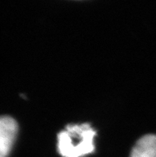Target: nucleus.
I'll return each instance as SVG.
<instances>
[{"mask_svg": "<svg viewBox=\"0 0 156 157\" xmlns=\"http://www.w3.org/2000/svg\"><path fill=\"white\" fill-rule=\"evenodd\" d=\"M97 132L89 124H69L57 135V149L62 157H82L95 151Z\"/></svg>", "mask_w": 156, "mask_h": 157, "instance_id": "1", "label": "nucleus"}, {"mask_svg": "<svg viewBox=\"0 0 156 157\" xmlns=\"http://www.w3.org/2000/svg\"><path fill=\"white\" fill-rule=\"evenodd\" d=\"M17 132V122L10 117H2L0 121V157L9 155Z\"/></svg>", "mask_w": 156, "mask_h": 157, "instance_id": "2", "label": "nucleus"}, {"mask_svg": "<svg viewBox=\"0 0 156 157\" xmlns=\"http://www.w3.org/2000/svg\"><path fill=\"white\" fill-rule=\"evenodd\" d=\"M130 157H156V136L146 135L139 140Z\"/></svg>", "mask_w": 156, "mask_h": 157, "instance_id": "3", "label": "nucleus"}]
</instances>
